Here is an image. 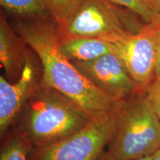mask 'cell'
<instances>
[{
    "instance_id": "16",
    "label": "cell",
    "mask_w": 160,
    "mask_h": 160,
    "mask_svg": "<svg viewBox=\"0 0 160 160\" xmlns=\"http://www.w3.org/2000/svg\"><path fill=\"white\" fill-rule=\"evenodd\" d=\"M150 8L160 17V0H145Z\"/></svg>"
},
{
    "instance_id": "6",
    "label": "cell",
    "mask_w": 160,
    "mask_h": 160,
    "mask_svg": "<svg viewBox=\"0 0 160 160\" xmlns=\"http://www.w3.org/2000/svg\"><path fill=\"white\" fill-rule=\"evenodd\" d=\"M116 128V113L94 118L85 127L57 142L32 149L30 160H99Z\"/></svg>"
},
{
    "instance_id": "1",
    "label": "cell",
    "mask_w": 160,
    "mask_h": 160,
    "mask_svg": "<svg viewBox=\"0 0 160 160\" xmlns=\"http://www.w3.org/2000/svg\"><path fill=\"white\" fill-rule=\"evenodd\" d=\"M16 32L39 58L42 66L41 83L73 100L97 118L114 113L122 103L96 86L64 55L57 25L46 19L18 22Z\"/></svg>"
},
{
    "instance_id": "8",
    "label": "cell",
    "mask_w": 160,
    "mask_h": 160,
    "mask_svg": "<svg viewBox=\"0 0 160 160\" xmlns=\"http://www.w3.org/2000/svg\"><path fill=\"white\" fill-rule=\"evenodd\" d=\"M36 73L28 58L19 79L14 83L0 77V133H6L17 118L37 86Z\"/></svg>"
},
{
    "instance_id": "17",
    "label": "cell",
    "mask_w": 160,
    "mask_h": 160,
    "mask_svg": "<svg viewBox=\"0 0 160 160\" xmlns=\"http://www.w3.org/2000/svg\"><path fill=\"white\" fill-rule=\"evenodd\" d=\"M99 160H119L117 159V158L113 157L111 153L108 151H105L102 154L101 157L99 158ZM134 160H152V156H149V157H145L143 158H140V159H134Z\"/></svg>"
},
{
    "instance_id": "19",
    "label": "cell",
    "mask_w": 160,
    "mask_h": 160,
    "mask_svg": "<svg viewBox=\"0 0 160 160\" xmlns=\"http://www.w3.org/2000/svg\"><path fill=\"white\" fill-rule=\"evenodd\" d=\"M152 160H160V150L152 155Z\"/></svg>"
},
{
    "instance_id": "5",
    "label": "cell",
    "mask_w": 160,
    "mask_h": 160,
    "mask_svg": "<svg viewBox=\"0 0 160 160\" xmlns=\"http://www.w3.org/2000/svg\"><path fill=\"white\" fill-rule=\"evenodd\" d=\"M159 28L160 22L148 23L136 33L128 32L104 39L122 60L132 79L144 90L157 77Z\"/></svg>"
},
{
    "instance_id": "3",
    "label": "cell",
    "mask_w": 160,
    "mask_h": 160,
    "mask_svg": "<svg viewBox=\"0 0 160 160\" xmlns=\"http://www.w3.org/2000/svg\"><path fill=\"white\" fill-rule=\"evenodd\" d=\"M160 150V119L145 91L124 101L116 112L114 133L108 151L119 160H134Z\"/></svg>"
},
{
    "instance_id": "7",
    "label": "cell",
    "mask_w": 160,
    "mask_h": 160,
    "mask_svg": "<svg viewBox=\"0 0 160 160\" xmlns=\"http://www.w3.org/2000/svg\"><path fill=\"white\" fill-rule=\"evenodd\" d=\"M99 88L122 102L144 90L135 82L122 60L113 52L88 62H73Z\"/></svg>"
},
{
    "instance_id": "4",
    "label": "cell",
    "mask_w": 160,
    "mask_h": 160,
    "mask_svg": "<svg viewBox=\"0 0 160 160\" xmlns=\"http://www.w3.org/2000/svg\"><path fill=\"white\" fill-rule=\"evenodd\" d=\"M145 22L111 0H82L77 13L62 37L105 39L124 33H136Z\"/></svg>"
},
{
    "instance_id": "2",
    "label": "cell",
    "mask_w": 160,
    "mask_h": 160,
    "mask_svg": "<svg viewBox=\"0 0 160 160\" xmlns=\"http://www.w3.org/2000/svg\"><path fill=\"white\" fill-rule=\"evenodd\" d=\"M21 114L19 131L33 149L46 147L73 134L95 118L73 100L41 82Z\"/></svg>"
},
{
    "instance_id": "14",
    "label": "cell",
    "mask_w": 160,
    "mask_h": 160,
    "mask_svg": "<svg viewBox=\"0 0 160 160\" xmlns=\"http://www.w3.org/2000/svg\"><path fill=\"white\" fill-rule=\"evenodd\" d=\"M137 15L144 22H160V17L156 14L146 3L145 0H111Z\"/></svg>"
},
{
    "instance_id": "10",
    "label": "cell",
    "mask_w": 160,
    "mask_h": 160,
    "mask_svg": "<svg viewBox=\"0 0 160 160\" xmlns=\"http://www.w3.org/2000/svg\"><path fill=\"white\" fill-rule=\"evenodd\" d=\"M60 47L72 62L91 61L112 52L109 44L99 38L61 36Z\"/></svg>"
},
{
    "instance_id": "15",
    "label": "cell",
    "mask_w": 160,
    "mask_h": 160,
    "mask_svg": "<svg viewBox=\"0 0 160 160\" xmlns=\"http://www.w3.org/2000/svg\"><path fill=\"white\" fill-rule=\"evenodd\" d=\"M145 95L160 119V77L156 78L154 81L145 89Z\"/></svg>"
},
{
    "instance_id": "11",
    "label": "cell",
    "mask_w": 160,
    "mask_h": 160,
    "mask_svg": "<svg viewBox=\"0 0 160 160\" xmlns=\"http://www.w3.org/2000/svg\"><path fill=\"white\" fill-rule=\"evenodd\" d=\"M54 21L60 34L65 33L79 8L82 0H42Z\"/></svg>"
},
{
    "instance_id": "13",
    "label": "cell",
    "mask_w": 160,
    "mask_h": 160,
    "mask_svg": "<svg viewBox=\"0 0 160 160\" xmlns=\"http://www.w3.org/2000/svg\"><path fill=\"white\" fill-rule=\"evenodd\" d=\"M6 11L28 19H45L47 10L42 0H0Z\"/></svg>"
},
{
    "instance_id": "9",
    "label": "cell",
    "mask_w": 160,
    "mask_h": 160,
    "mask_svg": "<svg viewBox=\"0 0 160 160\" xmlns=\"http://www.w3.org/2000/svg\"><path fill=\"white\" fill-rule=\"evenodd\" d=\"M26 43L13 27L8 22L5 16L0 14V62L7 77L16 81L19 79L28 60Z\"/></svg>"
},
{
    "instance_id": "18",
    "label": "cell",
    "mask_w": 160,
    "mask_h": 160,
    "mask_svg": "<svg viewBox=\"0 0 160 160\" xmlns=\"http://www.w3.org/2000/svg\"><path fill=\"white\" fill-rule=\"evenodd\" d=\"M157 77H160V28L158 33V65H157Z\"/></svg>"
},
{
    "instance_id": "12",
    "label": "cell",
    "mask_w": 160,
    "mask_h": 160,
    "mask_svg": "<svg viewBox=\"0 0 160 160\" xmlns=\"http://www.w3.org/2000/svg\"><path fill=\"white\" fill-rule=\"evenodd\" d=\"M32 147L21 131L12 133L2 146L0 160H30Z\"/></svg>"
}]
</instances>
